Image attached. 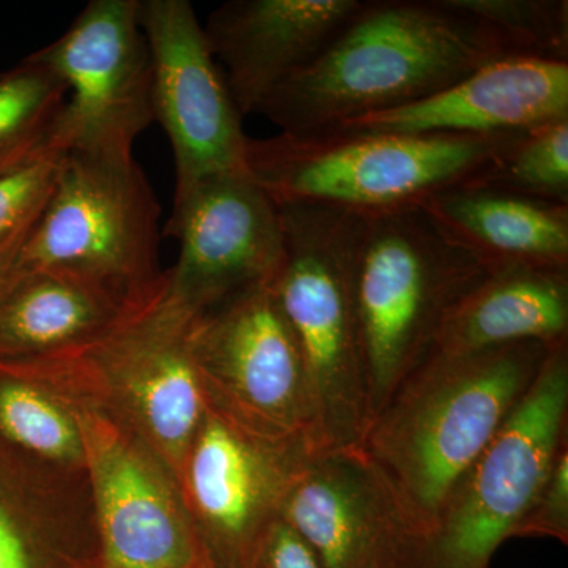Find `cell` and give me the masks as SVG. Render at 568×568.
<instances>
[{
  "label": "cell",
  "mask_w": 568,
  "mask_h": 568,
  "mask_svg": "<svg viewBox=\"0 0 568 568\" xmlns=\"http://www.w3.org/2000/svg\"><path fill=\"white\" fill-rule=\"evenodd\" d=\"M65 153L51 145L0 173V248L28 237L50 203Z\"/></svg>",
  "instance_id": "24"
},
{
  "label": "cell",
  "mask_w": 568,
  "mask_h": 568,
  "mask_svg": "<svg viewBox=\"0 0 568 568\" xmlns=\"http://www.w3.org/2000/svg\"><path fill=\"white\" fill-rule=\"evenodd\" d=\"M517 536H545L568 541V444L559 452L555 466L534 500Z\"/></svg>",
  "instance_id": "25"
},
{
  "label": "cell",
  "mask_w": 568,
  "mask_h": 568,
  "mask_svg": "<svg viewBox=\"0 0 568 568\" xmlns=\"http://www.w3.org/2000/svg\"><path fill=\"white\" fill-rule=\"evenodd\" d=\"M523 133H280L248 138L246 171L275 204L335 205L375 215L473 185Z\"/></svg>",
  "instance_id": "4"
},
{
  "label": "cell",
  "mask_w": 568,
  "mask_h": 568,
  "mask_svg": "<svg viewBox=\"0 0 568 568\" xmlns=\"http://www.w3.org/2000/svg\"><path fill=\"white\" fill-rule=\"evenodd\" d=\"M166 234L181 252L163 301L189 317L274 282L282 267L278 205L248 173L215 175L175 193Z\"/></svg>",
  "instance_id": "11"
},
{
  "label": "cell",
  "mask_w": 568,
  "mask_h": 568,
  "mask_svg": "<svg viewBox=\"0 0 568 568\" xmlns=\"http://www.w3.org/2000/svg\"><path fill=\"white\" fill-rule=\"evenodd\" d=\"M28 237L0 248V301L22 274L20 265L21 246Z\"/></svg>",
  "instance_id": "28"
},
{
  "label": "cell",
  "mask_w": 568,
  "mask_h": 568,
  "mask_svg": "<svg viewBox=\"0 0 568 568\" xmlns=\"http://www.w3.org/2000/svg\"><path fill=\"white\" fill-rule=\"evenodd\" d=\"M186 339L197 369L230 405L224 418L250 435L316 457L301 349L274 282L189 317Z\"/></svg>",
  "instance_id": "8"
},
{
  "label": "cell",
  "mask_w": 568,
  "mask_h": 568,
  "mask_svg": "<svg viewBox=\"0 0 568 568\" xmlns=\"http://www.w3.org/2000/svg\"><path fill=\"white\" fill-rule=\"evenodd\" d=\"M562 339H568V268L507 265L459 298L432 351L467 353Z\"/></svg>",
  "instance_id": "17"
},
{
  "label": "cell",
  "mask_w": 568,
  "mask_h": 568,
  "mask_svg": "<svg viewBox=\"0 0 568 568\" xmlns=\"http://www.w3.org/2000/svg\"><path fill=\"white\" fill-rule=\"evenodd\" d=\"M65 102L67 85L33 55L0 74V173L50 145Z\"/></svg>",
  "instance_id": "20"
},
{
  "label": "cell",
  "mask_w": 568,
  "mask_h": 568,
  "mask_svg": "<svg viewBox=\"0 0 568 568\" xmlns=\"http://www.w3.org/2000/svg\"><path fill=\"white\" fill-rule=\"evenodd\" d=\"M93 485L108 568H181L189 540L152 470L121 443L93 450Z\"/></svg>",
  "instance_id": "18"
},
{
  "label": "cell",
  "mask_w": 568,
  "mask_h": 568,
  "mask_svg": "<svg viewBox=\"0 0 568 568\" xmlns=\"http://www.w3.org/2000/svg\"><path fill=\"white\" fill-rule=\"evenodd\" d=\"M312 457L305 448L268 443L222 414H207L190 458L194 506L213 534L246 559Z\"/></svg>",
  "instance_id": "14"
},
{
  "label": "cell",
  "mask_w": 568,
  "mask_h": 568,
  "mask_svg": "<svg viewBox=\"0 0 568 568\" xmlns=\"http://www.w3.org/2000/svg\"><path fill=\"white\" fill-rule=\"evenodd\" d=\"M160 209L134 159L65 153L58 185L21 246L22 271H50L100 287L133 313L164 293Z\"/></svg>",
  "instance_id": "7"
},
{
  "label": "cell",
  "mask_w": 568,
  "mask_h": 568,
  "mask_svg": "<svg viewBox=\"0 0 568 568\" xmlns=\"http://www.w3.org/2000/svg\"><path fill=\"white\" fill-rule=\"evenodd\" d=\"M489 272L420 205L365 215L355 304L369 422L432 353L448 312Z\"/></svg>",
  "instance_id": "5"
},
{
  "label": "cell",
  "mask_w": 568,
  "mask_h": 568,
  "mask_svg": "<svg viewBox=\"0 0 568 568\" xmlns=\"http://www.w3.org/2000/svg\"><path fill=\"white\" fill-rule=\"evenodd\" d=\"M568 119V62L504 58L444 91L343 123L357 133L497 134Z\"/></svg>",
  "instance_id": "13"
},
{
  "label": "cell",
  "mask_w": 568,
  "mask_h": 568,
  "mask_svg": "<svg viewBox=\"0 0 568 568\" xmlns=\"http://www.w3.org/2000/svg\"><path fill=\"white\" fill-rule=\"evenodd\" d=\"M276 205L284 254L274 286L301 349L316 454L357 448L369 424L355 304L365 215L335 205Z\"/></svg>",
  "instance_id": "3"
},
{
  "label": "cell",
  "mask_w": 568,
  "mask_h": 568,
  "mask_svg": "<svg viewBox=\"0 0 568 568\" xmlns=\"http://www.w3.org/2000/svg\"><path fill=\"white\" fill-rule=\"evenodd\" d=\"M552 345L432 351L396 387L357 447L394 508V541L417 540L435 528L448 497L532 386Z\"/></svg>",
  "instance_id": "1"
},
{
  "label": "cell",
  "mask_w": 568,
  "mask_h": 568,
  "mask_svg": "<svg viewBox=\"0 0 568 568\" xmlns=\"http://www.w3.org/2000/svg\"><path fill=\"white\" fill-rule=\"evenodd\" d=\"M136 315L74 276L22 271L0 301V345L31 353L69 349L110 338Z\"/></svg>",
  "instance_id": "19"
},
{
  "label": "cell",
  "mask_w": 568,
  "mask_h": 568,
  "mask_svg": "<svg viewBox=\"0 0 568 568\" xmlns=\"http://www.w3.org/2000/svg\"><path fill=\"white\" fill-rule=\"evenodd\" d=\"M245 560L250 568H321L312 548L280 517L261 534Z\"/></svg>",
  "instance_id": "26"
},
{
  "label": "cell",
  "mask_w": 568,
  "mask_h": 568,
  "mask_svg": "<svg viewBox=\"0 0 568 568\" xmlns=\"http://www.w3.org/2000/svg\"><path fill=\"white\" fill-rule=\"evenodd\" d=\"M138 20L152 62L155 121L173 145L175 193L204 179L246 171L242 118L189 0H140Z\"/></svg>",
  "instance_id": "10"
},
{
  "label": "cell",
  "mask_w": 568,
  "mask_h": 568,
  "mask_svg": "<svg viewBox=\"0 0 568 568\" xmlns=\"http://www.w3.org/2000/svg\"><path fill=\"white\" fill-rule=\"evenodd\" d=\"M440 230L489 271L507 265L568 268V205L463 185L420 204Z\"/></svg>",
  "instance_id": "16"
},
{
  "label": "cell",
  "mask_w": 568,
  "mask_h": 568,
  "mask_svg": "<svg viewBox=\"0 0 568 568\" xmlns=\"http://www.w3.org/2000/svg\"><path fill=\"white\" fill-rule=\"evenodd\" d=\"M365 0H230L209 14L205 39L226 70L242 115L256 114L274 89L316 61Z\"/></svg>",
  "instance_id": "12"
},
{
  "label": "cell",
  "mask_w": 568,
  "mask_h": 568,
  "mask_svg": "<svg viewBox=\"0 0 568 568\" xmlns=\"http://www.w3.org/2000/svg\"><path fill=\"white\" fill-rule=\"evenodd\" d=\"M369 568H383V567H381L379 560H376V562L373 564V566Z\"/></svg>",
  "instance_id": "29"
},
{
  "label": "cell",
  "mask_w": 568,
  "mask_h": 568,
  "mask_svg": "<svg viewBox=\"0 0 568 568\" xmlns=\"http://www.w3.org/2000/svg\"><path fill=\"white\" fill-rule=\"evenodd\" d=\"M487 26L511 58L568 62L567 0H452Z\"/></svg>",
  "instance_id": "21"
},
{
  "label": "cell",
  "mask_w": 568,
  "mask_h": 568,
  "mask_svg": "<svg viewBox=\"0 0 568 568\" xmlns=\"http://www.w3.org/2000/svg\"><path fill=\"white\" fill-rule=\"evenodd\" d=\"M0 568H33L20 528L0 500Z\"/></svg>",
  "instance_id": "27"
},
{
  "label": "cell",
  "mask_w": 568,
  "mask_h": 568,
  "mask_svg": "<svg viewBox=\"0 0 568 568\" xmlns=\"http://www.w3.org/2000/svg\"><path fill=\"white\" fill-rule=\"evenodd\" d=\"M0 428L28 450L54 459L80 454V435L69 416L28 384L0 387Z\"/></svg>",
  "instance_id": "23"
},
{
  "label": "cell",
  "mask_w": 568,
  "mask_h": 568,
  "mask_svg": "<svg viewBox=\"0 0 568 568\" xmlns=\"http://www.w3.org/2000/svg\"><path fill=\"white\" fill-rule=\"evenodd\" d=\"M278 517L312 548L321 568H369L398 532L390 500L358 448L310 458Z\"/></svg>",
  "instance_id": "15"
},
{
  "label": "cell",
  "mask_w": 568,
  "mask_h": 568,
  "mask_svg": "<svg viewBox=\"0 0 568 568\" xmlns=\"http://www.w3.org/2000/svg\"><path fill=\"white\" fill-rule=\"evenodd\" d=\"M511 58L452 0H365L327 50L264 100V115L291 136L407 106L488 63Z\"/></svg>",
  "instance_id": "2"
},
{
  "label": "cell",
  "mask_w": 568,
  "mask_h": 568,
  "mask_svg": "<svg viewBox=\"0 0 568 568\" xmlns=\"http://www.w3.org/2000/svg\"><path fill=\"white\" fill-rule=\"evenodd\" d=\"M140 0H92L61 39L33 52L67 85L50 145L95 159H133L153 121L152 62Z\"/></svg>",
  "instance_id": "9"
},
{
  "label": "cell",
  "mask_w": 568,
  "mask_h": 568,
  "mask_svg": "<svg viewBox=\"0 0 568 568\" xmlns=\"http://www.w3.org/2000/svg\"><path fill=\"white\" fill-rule=\"evenodd\" d=\"M568 339L549 349L532 386L480 457L467 469L437 518L417 540L392 541L383 568H488L517 532L568 444Z\"/></svg>",
  "instance_id": "6"
},
{
  "label": "cell",
  "mask_w": 568,
  "mask_h": 568,
  "mask_svg": "<svg viewBox=\"0 0 568 568\" xmlns=\"http://www.w3.org/2000/svg\"><path fill=\"white\" fill-rule=\"evenodd\" d=\"M473 185L568 205V119L523 133Z\"/></svg>",
  "instance_id": "22"
}]
</instances>
